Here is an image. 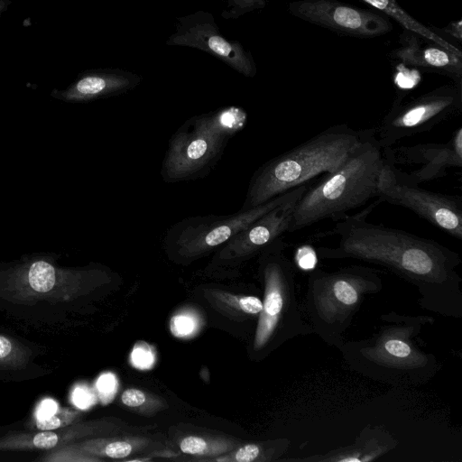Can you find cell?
<instances>
[{"instance_id": "14", "label": "cell", "mask_w": 462, "mask_h": 462, "mask_svg": "<svg viewBox=\"0 0 462 462\" xmlns=\"http://www.w3.org/2000/svg\"><path fill=\"white\" fill-rule=\"evenodd\" d=\"M402 46L393 55L406 65L417 66L428 70L444 74L461 83L462 61L456 54L433 43L423 47L420 35L406 30Z\"/></svg>"}, {"instance_id": "1", "label": "cell", "mask_w": 462, "mask_h": 462, "mask_svg": "<svg viewBox=\"0 0 462 462\" xmlns=\"http://www.w3.org/2000/svg\"><path fill=\"white\" fill-rule=\"evenodd\" d=\"M380 199L336 221L332 247H318L322 260L354 259L381 265L419 292L423 310L446 318H462L459 254L442 244L407 231L367 221Z\"/></svg>"}, {"instance_id": "18", "label": "cell", "mask_w": 462, "mask_h": 462, "mask_svg": "<svg viewBox=\"0 0 462 462\" xmlns=\"http://www.w3.org/2000/svg\"><path fill=\"white\" fill-rule=\"evenodd\" d=\"M152 440L140 436L97 437L71 443L80 451L99 458H125L147 448Z\"/></svg>"}, {"instance_id": "11", "label": "cell", "mask_w": 462, "mask_h": 462, "mask_svg": "<svg viewBox=\"0 0 462 462\" xmlns=\"http://www.w3.org/2000/svg\"><path fill=\"white\" fill-rule=\"evenodd\" d=\"M392 162L394 178L420 185L442 178L447 170L462 167V127L445 143H426L383 149Z\"/></svg>"}, {"instance_id": "17", "label": "cell", "mask_w": 462, "mask_h": 462, "mask_svg": "<svg viewBox=\"0 0 462 462\" xmlns=\"http://www.w3.org/2000/svg\"><path fill=\"white\" fill-rule=\"evenodd\" d=\"M202 291L212 308L234 320H255L262 310V300L255 295L235 294L215 288L203 289Z\"/></svg>"}, {"instance_id": "28", "label": "cell", "mask_w": 462, "mask_h": 462, "mask_svg": "<svg viewBox=\"0 0 462 462\" xmlns=\"http://www.w3.org/2000/svg\"><path fill=\"white\" fill-rule=\"evenodd\" d=\"M155 353L153 348L144 341H138L134 346L130 362L137 369H151L155 364Z\"/></svg>"}, {"instance_id": "32", "label": "cell", "mask_w": 462, "mask_h": 462, "mask_svg": "<svg viewBox=\"0 0 462 462\" xmlns=\"http://www.w3.org/2000/svg\"><path fill=\"white\" fill-rule=\"evenodd\" d=\"M208 45L211 51L219 56L229 57L233 52L231 45L222 37L213 35L208 40Z\"/></svg>"}, {"instance_id": "34", "label": "cell", "mask_w": 462, "mask_h": 462, "mask_svg": "<svg viewBox=\"0 0 462 462\" xmlns=\"http://www.w3.org/2000/svg\"><path fill=\"white\" fill-rule=\"evenodd\" d=\"M7 2L5 0H0V13L5 8Z\"/></svg>"}, {"instance_id": "15", "label": "cell", "mask_w": 462, "mask_h": 462, "mask_svg": "<svg viewBox=\"0 0 462 462\" xmlns=\"http://www.w3.org/2000/svg\"><path fill=\"white\" fill-rule=\"evenodd\" d=\"M397 441L381 428L366 427L356 441L322 455L286 459L307 462H371L395 448Z\"/></svg>"}, {"instance_id": "29", "label": "cell", "mask_w": 462, "mask_h": 462, "mask_svg": "<svg viewBox=\"0 0 462 462\" xmlns=\"http://www.w3.org/2000/svg\"><path fill=\"white\" fill-rule=\"evenodd\" d=\"M60 450H56L54 453L50 454L45 460H52V461H103L102 458L96 457L93 456H89L72 444L65 445V447H60Z\"/></svg>"}, {"instance_id": "20", "label": "cell", "mask_w": 462, "mask_h": 462, "mask_svg": "<svg viewBox=\"0 0 462 462\" xmlns=\"http://www.w3.org/2000/svg\"><path fill=\"white\" fill-rule=\"evenodd\" d=\"M131 81L124 77L89 75L80 79L63 93L67 100H89L129 88Z\"/></svg>"}, {"instance_id": "23", "label": "cell", "mask_w": 462, "mask_h": 462, "mask_svg": "<svg viewBox=\"0 0 462 462\" xmlns=\"http://www.w3.org/2000/svg\"><path fill=\"white\" fill-rule=\"evenodd\" d=\"M122 403L132 412L151 417L168 408L164 398L138 388L125 389L121 394Z\"/></svg>"}, {"instance_id": "5", "label": "cell", "mask_w": 462, "mask_h": 462, "mask_svg": "<svg viewBox=\"0 0 462 462\" xmlns=\"http://www.w3.org/2000/svg\"><path fill=\"white\" fill-rule=\"evenodd\" d=\"M383 289L375 270L350 265L336 271L312 269L307 279L304 311L313 333L338 348L364 300Z\"/></svg>"}, {"instance_id": "2", "label": "cell", "mask_w": 462, "mask_h": 462, "mask_svg": "<svg viewBox=\"0 0 462 462\" xmlns=\"http://www.w3.org/2000/svg\"><path fill=\"white\" fill-rule=\"evenodd\" d=\"M380 319V326L370 337L345 340L338 347L347 365L365 377L393 386L428 383L440 365L434 354L423 350L420 335L434 319L391 311Z\"/></svg>"}, {"instance_id": "12", "label": "cell", "mask_w": 462, "mask_h": 462, "mask_svg": "<svg viewBox=\"0 0 462 462\" xmlns=\"http://www.w3.org/2000/svg\"><path fill=\"white\" fill-rule=\"evenodd\" d=\"M292 15L331 31L355 37H376L393 29L387 15L337 0H299L290 4Z\"/></svg>"}, {"instance_id": "4", "label": "cell", "mask_w": 462, "mask_h": 462, "mask_svg": "<svg viewBox=\"0 0 462 462\" xmlns=\"http://www.w3.org/2000/svg\"><path fill=\"white\" fill-rule=\"evenodd\" d=\"M364 130L347 125L329 126L306 142L269 160L253 174L242 210L335 171L361 141Z\"/></svg>"}, {"instance_id": "31", "label": "cell", "mask_w": 462, "mask_h": 462, "mask_svg": "<svg viewBox=\"0 0 462 462\" xmlns=\"http://www.w3.org/2000/svg\"><path fill=\"white\" fill-rule=\"evenodd\" d=\"M20 359V350L7 337L0 335V364L14 365Z\"/></svg>"}, {"instance_id": "25", "label": "cell", "mask_w": 462, "mask_h": 462, "mask_svg": "<svg viewBox=\"0 0 462 462\" xmlns=\"http://www.w3.org/2000/svg\"><path fill=\"white\" fill-rule=\"evenodd\" d=\"M27 277L33 291L48 292L56 283V269L46 261H35L30 265Z\"/></svg>"}, {"instance_id": "21", "label": "cell", "mask_w": 462, "mask_h": 462, "mask_svg": "<svg viewBox=\"0 0 462 462\" xmlns=\"http://www.w3.org/2000/svg\"><path fill=\"white\" fill-rule=\"evenodd\" d=\"M368 5H372L379 12H382L388 17H392L399 23H401L406 30L411 31L424 39H427L443 49L456 54L462 58L461 51L444 40L441 36L430 30L420 22L415 20L411 15L404 11L397 3L396 0H363Z\"/></svg>"}, {"instance_id": "7", "label": "cell", "mask_w": 462, "mask_h": 462, "mask_svg": "<svg viewBox=\"0 0 462 462\" xmlns=\"http://www.w3.org/2000/svg\"><path fill=\"white\" fill-rule=\"evenodd\" d=\"M246 118L242 108L229 106L188 119L169 140L161 169L162 180L175 183L206 176Z\"/></svg>"}, {"instance_id": "30", "label": "cell", "mask_w": 462, "mask_h": 462, "mask_svg": "<svg viewBox=\"0 0 462 462\" xmlns=\"http://www.w3.org/2000/svg\"><path fill=\"white\" fill-rule=\"evenodd\" d=\"M94 389L86 384L77 385L71 393V402L79 410H88L97 402Z\"/></svg>"}, {"instance_id": "19", "label": "cell", "mask_w": 462, "mask_h": 462, "mask_svg": "<svg viewBox=\"0 0 462 462\" xmlns=\"http://www.w3.org/2000/svg\"><path fill=\"white\" fill-rule=\"evenodd\" d=\"M290 447V440L278 439L238 445L231 451L211 458L217 462H270L279 459Z\"/></svg>"}, {"instance_id": "3", "label": "cell", "mask_w": 462, "mask_h": 462, "mask_svg": "<svg viewBox=\"0 0 462 462\" xmlns=\"http://www.w3.org/2000/svg\"><path fill=\"white\" fill-rule=\"evenodd\" d=\"M389 158L379 144L374 128L363 137L342 165L309 186L294 207L288 233L325 219L337 221L348 212L378 197Z\"/></svg>"}, {"instance_id": "8", "label": "cell", "mask_w": 462, "mask_h": 462, "mask_svg": "<svg viewBox=\"0 0 462 462\" xmlns=\"http://www.w3.org/2000/svg\"><path fill=\"white\" fill-rule=\"evenodd\" d=\"M309 182L249 209L226 216H197L172 225L163 238L164 249L179 263H189L217 252L236 234L274 208L301 197Z\"/></svg>"}, {"instance_id": "26", "label": "cell", "mask_w": 462, "mask_h": 462, "mask_svg": "<svg viewBox=\"0 0 462 462\" xmlns=\"http://www.w3.org/2000/svg\"><path fill=\"white\" fill-rule=\"evenodd\" d=\"M79 416V411L69 408L59 409L54 414L47 418L35 419V427L41 430L64 428L76 421Z\"/></svg>"}, {"instance_id": "9", "label": "cell", "mask_w": 462, "mask_h": 462, "mask_svg": "<svg viewBox=\"0 0 462 462\" xmlns=\"http://www.w3.org/2000/svg\"><path fill=\"white\" fill-rule=\"evenodd\" d=\"M462 111V84L443 85L403 102L396 99L374 128L383 149L401 140L428 132Z\"/></svg>"}, {"instance_id": "24", "label": "cell", "mask_w": 462, "mask_h": 462, "mask_svg": "<svg viewBox=\"0 0 462 462\" xmlns=\"http://www.w3.org/2000/svg\"><path fill=\"white\" fill-rule=\"evenodd\" d=\"M204 324V319L197 310L184 308L171 318L169 328L175 337L189 339L198 335Z\"/></svg>"}, {"instance_id": "6", "label": "cell", "mask_w": 462, "mask_h": 462, "mask_svg": "<svg viewBox=\"0 0 462 462\" xmlns=\"http://www.w3.org/2000/svg\"><path fill=\"white\" fill-rule=\"evenodd\" d=\"M285 247L281 237L259 254L263 299L253 340L255 353L313 334L298 301L295 268L284 254Z\"/></svg>"}, {"instance_id": "33", "label": "cell", "mask_w": 462, "mask_h": 462, "mask_svg": "<svg viewBox=\"0 0 462 462\" xmlns=\"http://www.w3.org/2000/svg\"><path fill=\"white\" fill-rule=\"evenodd\" d=\"M58 403L52 399H44L37 407L35 419H44L54 414L59 410Z\"/></svg>"}, {"instance_id": "13", "label": "cell", "mask_w": 462, "mask_h": 462, "mask_svg": "<svg viewBox=\"0 0 462 462\" xmlns=\"http://www.w3.org/2000/svg\"><path fill=\"white\" fill-rule=\"evenodd\" d=\"M292 199L267 212L236 234L220 247L212 259L215 269L228 270L259 255L274 241L289 232L295 204Z\"/></svg>"}, {"instance_id": "27", "label": "cell", "mask_w": 462, "mask_h": 462, "mask_svg": "<svg viewBox=\"0 0 462 462\" xmlns=\"http://www.w3.org/2000/svg\"><path fill=\"white\" fill-rule=\"evenodd\" d=\"M119 382L116 374L110 372L103 373L95 383V392L98 401L106 405L110 403L118 392Z\"/></svg>"}, {"instance_id": "22", "label": "cell", "mask_w": 462, "mask_h": 462, "mask_svg": "<svg viewBox=\"0 0 462 462\" xmlns=\"http://www.w3.org/2000/svg\"><path fill=\"white\" fill-rule=\"evenodd\" d=\"M238 445L237 441L230 439L189 435L180 439L179 448L182 453L195 457L198 460L208 461L231 451Z\"/></svg>"}, {"instance_id": "10", "label": "cell", "mask_w": 462, "mask_h": 462, "mask_svg": "<svg viewBox=\"0 0 462 462\" xmlns=\"http://www.w3.org/2000/svg\"><path fill=\"white\" fill-rule=\"evenodd\" d=\"M392 164L389 159L380 182L377 199L405 208L446 234L462 240L461 197L400 182L393 174Z\"/></svg>"}, {"instance_id": "16", "label": "cell", "mask_w": 462, "mask_h": 462, "mask_svg": "<svg viewBox=\"0 0 462 462\" xmlns=\"http://www.w3.org/2000/svg\"><path fill=\"white\" fill-rule=\"evenodd\" d=\"M106 420L88 421L73 426H66L58 431L43 430L33 435H11L0 439V449H51L71 444L72 441L89 436H98L110 432L114 427Z\"/></svg>"}]
</instances>
